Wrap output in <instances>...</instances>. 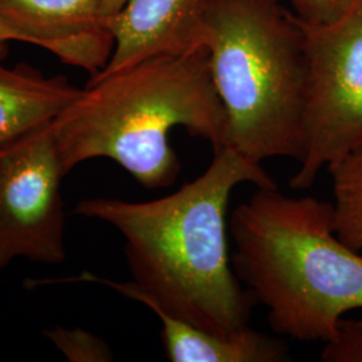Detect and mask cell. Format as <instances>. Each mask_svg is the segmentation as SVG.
<instances>
[{"instance_id":"9a60e30c","label":"cell","mask_w":362,"mask_h":362,"mask_svg":"<svg viewBox=\"0 0 362 362\" xmlns=\"http://www.w3.org/2000/svg\"><path fill=\"white\" fill-rule=\"evenodd\" d=\"M10 42H16V39L13 37V33L0 22V61H3L7 57Z\"/></svg>"},{"instance_id":"7c38bea8","label":"cell","mask_w":362,"mask_h":362,"mask_svg":"<svg viewBox=\"0 0 362 362\" xmlns=\"http://www.w3.org/2000/svg\"><path fill=\"white\" fill-rule=\"evenodd\" d=\"M45 337L70 362H109L113 351L103 338L83 329L57 326L45 330Z\"/></svg>"},{"instance_id":"6da1fadb","label":"cell","mask_w":362,"mask_h":362,"mask_svg":"<svg viewBox=\"0 0 362 362\" xmlns=\"http://www.w3.org/2000/svg\"><path fill=\"white\" fill-rule=\"evenodd\" d=\"M243 182L278 187L262 164L226 146L197 179L168 196L140 203L81 200L77 215L105 221L122 235L133 281L117 282L89 272L76 281L107 286L208 333L233 336L250 325L257 303L233 272L228 248L227 208Z\"/></svg>"},{"instance_id":"8992f818","label":"cell","mask_w":362,"mask_h":362,"mask_svg":"<svg viewBox=\"0 0 362 362\" xmlns=\"http://www.w3.org/2000/svg\"><path fill=\"white\" fill-rule=\"evenodd\" d=\"M52 121L0 151V270L13 259H66L65 177Z\"/></svg>"},{"instance_id":"9c48e42d","label":"cell","mask_w":362,"mask_h":362,"mask_svg":"<svg viewBox=\"0 0 362 362\" xmlns=\"http://www.w3.org/2000/svg\"><path fill=\"white\" fill-rule=\"evenodd\" d=\"M0 61V151L27 133L54 121L77 100L78 89L66 77H46L19 64Z\"/></svg>"},{"instance_id":"8fae6325","label":"cell","mask_w":362,"mask_h":362,"mask_svg":"<svg viewBox=\"0 0 362 362\" xmlns=\"http://www.w3.org/2000/svg\"><path fill=\"white\" fill-rule=\"evenodd\" d=\"M333 181V226L346 246L362 251V145L329 167Z\"/></svg>"},{"instance_id":"ba28073f","label":"cell","mask_w":362,"mask_h":362,"mask_svg":"<svg viewBox=\"0 0 362 362\" xmlns=\"http://www.w3.org/2000/svg\"><path fill=\"white\" fill-rule=\"evenodd\" d=\"M209 0H128L105 21L115 50L104 70L90 78L116 74L148 58L204 49Z\"/></svg>"},{"instance_id":"2e32d148","label":"cell","mask_w":362,"mask_h":362,"mask_svg":"<svg viewBox=\"0 0 362 362\" xmlns=\"http://www.w3.org/2000/svg\"><path fill=\"white\" fill-rule=\"evenodd\" d=\"M128 0H103L101 4V11L104 15L105 21L117 13L121 11V8L125 6Z\"/></svg>"},{"instance_id":"277c9868","label":"cell","mask_w":362,"mask_h":362,"mask_svg":"<svg viewBox=\"0 0 362 362\" xmlns=\"http://www.w3.org/2000/svg\"><path fill=\"white\" fill-rule=\"evenodd\" d=\"M204 49L227 117V141L248 160L300 161L305 33L282 0H209Z\"/></svg>"},{"instance_id":"5bb4252c","label":"cell","mask_w":362,"mask_h":362,"mask_svg":"<svg viewBox=\"0 0 362 362\" xmlns=\"http://www.w3.org/2000/svg\"><path fill=\"white\" fill-rule=\"evenodd\" d=\"M291 11L308 26L326 25L346 13L356 0H287Z\"/></svg>"},{"instance_id":"5b68a950","label":"cell","mask_w":362,"mask_h":362,"mask_svg":"<svg viewBox=\"0 0 362 362\" xmlns=\"http://www.w3.org/2000/svg\"><path fill=\"white\" fill-rule=\"evenodd\" d=\"M302 26L305 151L294 189L310 188L322 169L362 145V0L330 23Z\"/></svg>"},{"instance_id":"52a82bcc","label":"cell","mask_w":362,"mask_h":362,"mask_svg":"<svg viewBox=\"0 0 362 362\" xmlns=\"http://www.w3.org/2000/svg\"><path fill=\"white\" fill-rule=\"evenodd\" d=\"M101 4L103 0H0V22L16 42L39 46L94 77L115 50Z\"/></svg>"},{"instance_id":"4fadbf2b","label":"cell","mask_w":362,"mask_h":362,"mask_svg":"<svg viewBox=\"0 0 362 362\" xmlns=\"http://www.w3.org/2000/svg\"><path fill=\"white\" fill-rule=\"evenodd\" d=\"M325 362H362V320L342 318L334 337L325 342Z\"/></svg>"},{"instance_id":"7a4b0ae2","label":"cell","mask_w":362,"mask_h":362,"mask_svg":"<svg viewBox=\"0 0 362 362\" xmlns=\"http://www.w3.org/2000/svg\"><path fill=\"white\" fill-rule=\"evenodd\" d=\"M181 127L226 148L227 117L206 49L148 58L107 77L90 78L52 121L65 175L83 161H116L144 188L175 184L181 164L168 134Z\"/></svg>"},{"instance_id":"30bf717a","label":"cell","mask_w":362,"mask_h":362,"mask_svg":"<svg viewBox=\"0 0 362 362\" xmlns=\"http://www.w3.org/2000/svg\"><path fill=\"white\" fill-rule=\"evenodd\" d=\"M161 322L165 356L172 362H284L290 360L285 342L250 327L220 337L176 318L155 305L148 306Z\"/></svg>"},{"instance_id":"3957f363","label":"cell","mask_w":362,"mask_h":362,"mask_svg":"<svg viewBox=\"0 0 362 362\" xmlns=\"http://www.w3.org/2000/svg\"><path fill=\"white\" fill-rule=\"evenodd\" d=\"M230 233L233 272L276 334L326 342L362 309V255L334 233L332 203L258 188L233 209Z\"/></svg>"}]
</instances>
